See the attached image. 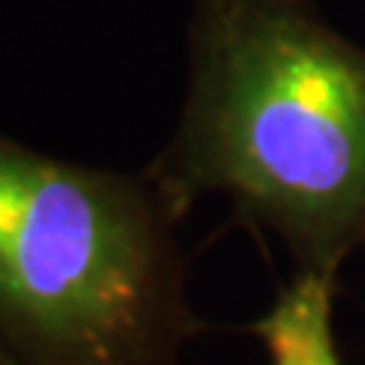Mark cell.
Wrapping results in <instances>:
<instances>
[{"label": "cell", "instance_id": "obj_1", "mask_svg": "<svg viewBox=\"0 0 365 365\" xmlns=\"http://www.w3.org/2000/svg\"><path fill=\"white\" fill-rule=\"evenodd\" d=\"M150 174L180 216L225 195L335 277L365 250V49L311 0H195L186 104Z\"/></svg>", "mask_w": 365, "mask_h": 365}, {"label": "cell", "instance_id": "obj_3", "mask_svg": "<svg viewBox=\"0 0 365 365\" xmlns=\"http://www.w3.org/2000/svg\"><path fill=\"white\" fill-rule=\"evenodd\" d=\"M335 277L299 271L265 317L253 323V335L265 344L271 365H344L332 329Z\"/></svg>", "mask_w": 365, "mask_h": 365}, {"label": "cell", "instance_id": "obj_4", "mask_svg": "<svg viewBox=\"0 0 365 365\" xmlns=\"http://www.w3.org/2000/svg\"><path fill=\"white\" fill-rule=\"evenodd\" d=\"M0 365H21V362L13 356V353H6L4 347H0Z\"/></svg>", "mask_w": 365, "mask_h": 365}, {"label": "cell", "instance_id": "obj_2", "mask_svg": "<svg viewBox=\"0 0 365 365\" xmlns=\"http://www.w3.org/2000/svg\"><path fill=\"white\" fill-rule=\"evenodd\" d=\"M153 174L52 158L0 131V347L21 365H180L201 329Z\"/></svg>", "mask_w": 365, "mask_h": 365}]
</instances>
